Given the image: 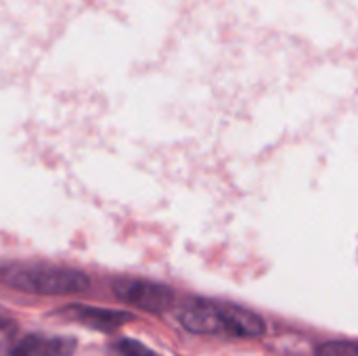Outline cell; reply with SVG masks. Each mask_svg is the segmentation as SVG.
<instances>
[{
  "label": "cell",
  "instance_id": "cell-5",
  "mask_svg": "<svg viewBox=\"0 0 358 356\" xmlns=\"http://www.w3.org/2000/svg\"><path fill=\"white\" fill-rule=\"evenodd\" d=\"M78 319L80 323L94 327V329H115L128 321H132V317L128 313L122 311H103V308H80L78 311Z\"/></svg>",
  "mask_w": 358,
  "mask_h": 356
},
{
  "label": "cell",
  "instance_id": "cell-8",
  "mask_svg": "<svg viewBox=\"0 0 358 356\" xmlns=\"http://www.w3.org/2000/svg\"><path fill=\"white\" fill-rule=\"evenodd\" d=\"M10 325V319L8 317H4L2 315V311H0V329H4V327H8Z\"/></svg>",
  "mask_w": 358,
  "mask_h": 356
},
{
  "label": "cell",
  "instance_id": "cell-7",
  "mask_svg": "<svg viewBox=\"0 0 358 356\" xmlns=\"http://www.w3.org/2000/svg\"><path fill=\"white\" fill-rule=\"evenodd\" d=\"M117 350L122 356H159L155 355L153 350H149L145 344L141 342H134V340H122L117 344Z\"/></svg>",
  "mask_w": 358,
  "mask_h": 356
},
{
  "label": "cell",
  "instance_id": "cell-1",
  "mask_svg": "<svg viewBox=\"0 0 358 356\" xmlns=\"http://www.w3.org/2000/svg\"><path fill=\"white\" fill-rule=\"evenodd\" d=\"M178 317L185 329L201 336L260 338L266 332L264 321L258 315L233 304H214L197 300L185 306Z\"/></svg>",
  "mask_w": 358,
  "mask_h": 356
},
{
  "label": "cell",
  "instance_id": "cell-3",
  "mask_svg": "<svg viewBox=\"0 0 358 356\" xmlns=\"http://www.w3.org/2000/svg\"><path fill=\"white\" fill-rule=\"evenodd\" d=\"M113 292L122 302L134 304L149 313H162L170 308V304L174 302L172 290L159 283H151V281H138V279L120 281L115 283Z\"/></svg>",
  "mask_w": 358,
  "mask_h": 356
},
{
  "label": "cell",
  "instance_id": "cell-4",
  "mask_svg": "<svg viewBox=\"0 0 358 356\" xmlns=\"http://www.w3.org/2000/svg\"><path fill=\"white\" fill-rule=\"evenodd\" d=\"M76 344L65 338H25L15 350L13 356H71Z\"/></svg>",
  "mask_w": 358,
  "mask_h": 356
},
{
  "label": "cell",
  "instance_id": "cell-6",
  "mask_svg": "<svg viewBox=\"0 0 358 356\" xmlns=\"http://www.w3.org/2000/svg\"><path fill=\"white\" fill-rule=\"evenodd\" d=\"M317 356H358V342H327L319 346Z\"/></svg>",
  "mask_w": 358,
  "mask_h": 356
},
{
  "label": "cell",
  "instance_id": "cell-2",
  "mask_svg": "<svg viewBox=\"0 0 358 356\" xmlns=\"http://www.w3.org/2000/svg\"><path fill=\"white\" fill-rule=\"evenodd\" d=\"M0 281L13 290L38 296H65L84 292L88 287V277L80 271L40 264L0 266Z\"/></svg>",
  "mask_w": 358,
  "mask_h": 356
}]
</instances>
